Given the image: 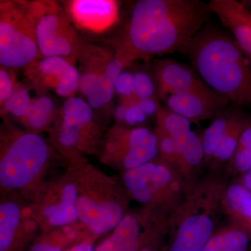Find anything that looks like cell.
Listing matches in <instances>:
<instances>
[{
	"mask_svg": "<svg viewBox=\"0 0 251 251\" xmlns=\"http://www.w3.org/2000/svg\"><path fill=\"white\" fill-rule=\"evenodd\" d=\"M36 40L41 57H61L75 63L86 45L63 10L46 2L36 26Z\"/></svg>",
	"mask_w": 251,
	"mask_h": 251,
	"instance_id": "8",
	"label": "cell"
},
{
	"mask_svg": "<svg viewBox=\"0 0 251 251\" xmlns=\"http://www.w3.org/2000/svg\"><path fill=\"white\" fill-rule=\"evenodd\" d=\"M30 76L43 87L70 98L80 88V72L75 63L61 57H44L30 67Z\"/></svg>",
	"mask_w": 251,
	"mask_h": 251,
	"instance_id": "14",
	"label": "cell"
},
{
	"mask_svg": "<svg viewBox=\"0 0 251 251\" xmlns=\"http://www.w3.org/2000/svg\"><path fill=\"white\" fill-rule=\"evenodd\" d=\"M113 57L106 50L88 44H86L81 52L79 90L90 105L100 92L105 68Z\"/></svg>",
	"mask_w": 251,
	"mask_h": 251,
	"instance_id": "19",
	"label": "cell"
},
{
	"mask_svg": "<svg viewBox=\"0 0 251 251\" xmlns=\"http://www.w3.org/2000/svg\"><path fill=\"white\" fill-rule=\"evenodd\" d=\"M98 129L90 104L79 97H70L63 105L58 141L63 148L87 150L95 145Z\"/></svg>",
	"mask_w": 251,
	"mask_h": 251,
	"instance_id": "10",
	"label": "cell"
},
{
	"mask_svg": "<svg viewBox=\"0 0 251 251\" xmlns=\"http://www.w3.org/2000/svg\"><path fill=\"white\" fill-rule=\"evenodd\" d=\"M54 115L53 100L47 96H41L32 100L27 116L23 120L31 129L41 130L51 123Z\"/></svg>",
	"mask_w": 251,
	"mask_h": 251,
	"instance_id": "26",
	"label": "cell"
},
{
	"mask_svg": "<svg viewBox=\"0 0 251 251\" xmlns=\"http://www.w3.org/2000/svg\"><path fill=\"white\" fill-rule=\"evenodd\" d=\"M62 242L53 239H47L33 246L29 251H63Z\"/></svg>",
	"mask_w": 251,
	"mask_h": 251,
	"instance_id": "32",
	"label": "cell"
},
{
	"mask_svg": "<svg viewBox=\"0 0 251 251\" xmlns=\"http://www.w3.org/2000/svg\"><path fill=\"white\" fill-rule=\"evenodd\" d=\"M152 251L149 250V249H145V250H143V251Z\"/></svg>",
	"mask_w": 251,
	"mask_h": 251,
	"instance_id": "39",
	"label": "cell"
},
{
	"mask_svg": "<svg viewBox=\"0 0 251 251\" xmlns=\"http://www.w3.org/2000/svg\"><path fill=\"white\" fill-rule=\"evenodd\" d=\"M127 65L128 63L117 54L109 62L104 72L100 92L90 105L92 108H100L110 102L115 93L117 78Z\"/></svg>",
	"mask_w": 251,
	"mask_h": 251,
	"instance_id": "25",
	"label": "cell"
},
{
	"mask_svg": "<svg viewBox=\"0 0 251 251\" xmlns=\"http://www.w3.org/2000/svg\"><path fill=\"white\" fill-rule=\"evenodd\" d=\"M77 181L75 176H65L49 188L42 199L39 215L49 227H61L78 219L77 209Z\"/></svg>",
	"mask_w": 251,
	"mask_h": 251,
	"instance_id": "12",
	"label": "cell"
},
{
	"mask_svg": "<svg viewBox=\"0 0 251 251\" xmlns=\"http://www.w3.org/2000/svg\"><path fill=\"white\" fill-rule=\"evenodd\" d=\"M237 147L247 149L251 151V126L243 132Z\"/></svg>",
	"mask_w": 251,
	"mask_h": 251,
	"instance_id": "34",
	"label": "cell"
},
{
	"mask_svg": "<svg viewBox=\"0 0 251 251\" xmlns=\"http://www.w3.org/2000/svg\"><path fill=\"white\" fill-rule=\"evenodd\" d=\"M239 181L251 191V171L241 175Z\"/></svg>",
	"mask_w": 251,
	"mask_h": 251,
	"instance_id": "37",
	"label": "cell"
},
{
	"mask_svg": "<svg viewBox=\"0 0 251 251\" xmlns=\"http://www.w3.org/2000/svg\"><path fill=\"white\" fill-rule=\"evenodd\" d=\"M22 211L14 201L0 205V251H12L22 232Z\"/></svg>",
	"mask_w": 251,
	"mask_h": 251,
	"instance_id": "23",
	"label": "cell"
},
{
	"mask_svg": "<svg viewBox=\"0 0 251 251\" xmlns=\"http://www.w3.org/2000/svg\"><path fill=\"white\" fill-rule=\"evenodd\" d=\"M222 211L232 223L242 226L251 233V191L239 181L226 185Z\"/></svg>",
	"mask_w": 251,
	"mask_h": 251,
	"instance_id": "20",
	"label": "cell"
},
{
	"mask_svg": "<svg viewBox=\"0 0 251 251\" xmlns=\"http://www.w3.org/2000/svg\"><path fill=\"white\" fill-rule=\"evenodd\" d=\"M49 145L33 132L15 133L1 147L0 184L12 191L28 189L37 182L47 168Z\"/></svg>",
	"mask_w": 251,
	"mask_h": 251,
	"instance_id": "7",
	"label": "cell"
},
{
	"mask_svg": "<svg viewBox=\"0 0 251 251\" xmlns=\"http://www.w3.org/2000/svg\"><path fill=\"white\" fill-rule=\"evenodd\" d=\"M154 71L163 98L173 94L211 89L192 69L171 59L158 61Z\"/></svg>",
	"mask_w": 251,
	"mask_h": 251,
	"instance_id": "18",
	"label": "cell"
},
{
	"mask_svg": "<svg viewBox=\"0 0 251 251\" xmlns=\"http://www.w3.org/2000/svg\"><path fill=\"white\" fill-rule=\"evenodd\" d=\"M115 90L122 97L128 99V103H132L138 100L133 99L135 97L134 89V75L129 72H122L119 75L115 85Z\"/></svg>",
	"mask_w": 251,
	"mask_h": 251,
	"instance_id": "29",
	"label": "cell"
},
{
	"mask_svg": "<svg viewBox=\"0 0 251 251\" xmlns=\"http://www.w3.org/2000/svg\"><path fill=\"white\" fill-rule=\"evenodd\" d=\"M75 173L78 219L98 235L115 229L128 214L126 189L90 166Z\"/></svg>",
	"mask_w": 251,
	"mask_h": 251,
	"instance_id": "5",
	"label": "cell"
},
{
	"mask_svg": "<svg viewBox=\"0 0 251 251\" xmlns=\"http://www.w3.org/2000/svg\"><path fill=\"white\" fill-rule=\"evenodd\" d=\"M228 103L211 89L173 94L167 98L168 108L191 123L217 116Z\"/></svg>",
	"mask_w": 251,
	"mask_h": 251,
	"instance_id": "15",
	"label": "cell"
},
{
	"mask_svg": "<svg viewBox=\"0 0 251 251\" xmlns=\"http://www.w3.org/2000/svg\"><path fill=\"white\" fill-rule=\"evenodd\" d=\"M32 100L27 89L18 86L12 95L3 104V107L10 115L23 120L27 116Z\"/></svg>",
	"mask_w": 251,
	"mask_h": 251,
	"instance_id": "27",
	"label": "cell"
},
{
	"mask_svg": "<svg viewBox=\"0 0 251 251\" xmlns=\"http://www.w3.org/2000/svg\"><path fill=\"white\" fill-rule=\"evenodd\" d=\"M251 237L247 229L232 223L216 231L202 251H247Z\"/></svg>",
	"mask_w": 251,
	"mask_h": 251,
	"instance_id": "22",
	"label": "cell"
},
{
	"mask_svg": "<svg viewBox=\"0 0 251 251\" xmlns=\"http://www.w3.org/2000/svg\"><path fill=\"white\" fill-rule=\"evenodd\" d=\"M138 104L147 115H153L154 112L158 111L156 102L151 98L138 100Z\"/></svg>",
	"mask_w": 251,
	"mask_h": 251,
	"instance_id": "33",
	"label": "cell"
},
{
	"mask_svg": "<svg viewBox=\"0 0 251 251\" xmlns=\"http://www.w3.org/2000/svg\"><path fill=\"white\" fill-rule=\"evenodd\" d=\"M129 104L125 103L120 104L117 107L115 110V115L117 120L120 121H125L126 114L127 110H128Z\"/></svg>",
	"mask_w": 251,
	"mask_h": 251,
	"instance_id": "35",
	"label": "cell"
},
{
	"mask_svg": "<svg viewBox=\"0 0 251 251\" xmlns=\"http://www.w3.org/2000/svg\"><path fill=\"white\" fill-rule=\"evenodd\" d=\"M8 69L4 67H1L0 69V101L1 105L12 95L16 87H15L14 76Z\"/></svg>",
	"mask_w": 251,
	"mask_h": 251,
	"instance_id": "30",
	"label": "cell"
},
{
	"mask_svg": "<svg viewBox=\"0 0 251 251\" xmlns=\"http://www.w3.org/2000/svg\"><path fill=\"white\" fill-rule=\"evenodd\" d=\"M69 13L77 27L103 32L118 21L119 6L112 0H75L69 3Z\"/></svg>",
	"mask_w": 251,
	"mask_h": 251,
	"instance_id": "16",
	"label": "cell"
},
{
	"mask_svg": "<svg viewBox=\"0 0 251 251\" xmlns=\"http://www.w3.org/2000/svg\"><path fill=\"white\" fill-rule=\"evenodd\" d=\"M158 156L154 132L143 127H115L105 144L104 159L125 172L152 161Z\"/></svg>",
	"mask_w": 251,
	"mask_h": 251,
	"instance_id": "9",
	"label": "cell"
},
{
	"mask_svg": "<svg viewBox=\"0 0 251 251\" xmlns=\"http://www.w3.org/2000/svg\"><path fill=\"white\" fill-rule=\"evenodd\" d=\"M65 251H95V250L91 243L85 242L75 244Z\"/></svg>",
	"mask_w": 251,
	"mask_h": 251,
	"instance_id": "36",
	"label": "cell"
},
{
	"mask_svg": "<svg viewBox=\"0 0 251 251\" xmlns=\"http://www.w3.org/2000/svg\"><path fill=\"white\" fill-rule=\"evenodd\" d=\"M135 96L138 100L151 98L154 92V85L148 74L137 72L134 74Z\"/></svg>",
	"mask_w": 251,
	"mask_h": 251,
	"instance_id": "28",
	"label": "cell"
},
{
	"mask_svg": "<svg viewBox=\"0 0 251 251\" xmlns=\"http://www.w3.org/2000/svg\"><path fill=\"white\" fill-rule=\"evenodd\" d=\"M251 126L250 117L244 115L220 144L210 164L211 170L216 171L225 164H228L238 146L239 138L248 127Z\"/></svg>",
	"mask_w": 251,
	"mask_h": 251,
	"instance_id": "24",
	"label": "cell"
},
{
	"mask_svg": "<svg viewBox=\"0 0 251 251\" xmlns=\"http://www.w3.org/2000/svg\"><path fill=\"white\" fill-rule=\"evenodd\" d=\"M243 116L244 115L239 113L224 114L221 111L204 130L201 136L204 149L203 165L205 163L210 166L220 144Z\"/></svg>",
	"mask_w": 251,
	"mask_h": 251,
	"instance_id": "21",
	"label": "cell"
},
{
	"mask_svg": "<svg viewBox=\"0 0 251 251\" xmlns=\"http://www.w3.org/2000/svg\"><path fill=\"white\" fill-rule=\"evenodd\" d=\"M156 115L157 126L174 139L186 166L196 178V170L204 163V149L201 137L191 129L189 120L168 108L158 109Z\"/></svg>",
	"mask_w": 251,
	"mask_h": 251,
	"instance_id": "13",
	"label": "cell"
},
{
	"mask_svg": "<svg viewBox=\"0 0 251 251\" xmlns=\"http://www.w3.org/2000/svg\"><path fill=\"white\" fill-rule=\"evenodd\" d=\"M147 115L140 108L138 101L129 104L126 114L125 121L128 125H135L136 124L142 123L146 119Z\"/></svg>",
	"mask_w": 251,
	"mask_h": 251,
	"instance_id": "31",
	"label": "cell"
},
{
	"mask_svg": "<svg viewBox=\"0 0 251 251\" xmlns=\"http://www.w3.org/2000/svg\"><path fill=\"white\" fill-rule=\"evenodd\" d=\"M227 181L216 174L196 180L168 221L167 251H202L216 232ZM224 214V213H223Z\"/></svg>",
	"mask_w": 251,
	"mask_h": 251,
	"instance_id": "3",
	"label": "cell"
},
{
	"mask_svg": "<svg viewBox=\"0 0 251 251\" xmlns=\"http://www.w3.org/2000/svg\"><path fill=\"white\" fill-rule=\"evenodd\" d=\"M209 8L229 29L244 53L251 60V11L242 1L211 0Z\"/></svg>",
	"mask_w": 251,
	"mask_h": 251,
	"instance_id": "17",
	"label": "cell"
},
{
	"mask_svg": "<svg viewBox=\"0 0 251 251\" xmlns=\"http://www.w3.org/2000/svg\"><path fill=\"white\" fill-rule=\"evenodd\" d=\"M123 182L130 197L143 206V212L166 234L168 221L193 186L158 156L125 172Z\"/></svg>",
	"mask_w": 251,
	"mask_h": 251,
	"instance_id": "4",
	"label": "cell"
},
{
	"mask_svg": "<svg viewBox=\"0 0 251 251\" xmlns=\"http://www.w3.org/2000/svg\"><path fill=\"white\" fill-rule=\"evenodd\" d=\"M212 13L200 0H140L132 9L117 54L139 59L187 51Z\"/></svg>",
	"mask_w": 251,
	"mask_h": 251,
	"instance_id": "1",
	"label": "cell"
},
{
	"mask_svg": "<svg viewBox=\"0 0 251 251\" xmlns=\"http://www.w3.org/2000/svg\"><path fill=\"white\" fill-rule=\"evenodd\" d=\"M241 1L247 6L248 9H250L251 11V0H244V1Z\"/></svg>",
	"mask_w": 251,
	"mask_h": 251,
	"instance_id": "38",
	"label": "cell"
},
{
	"mask_svg": "<svg viewBox=\"0 0 251 251\" xmlns=\"http://www.w3.org/2000/svg\"><path fill=\"white\" fill-rule=\"evenodd\" d=\"M45 2L1 1L0 4V64L8 69L31 65L40 55L36 26Z\"/></svg>",
	"mask_w": 251,
	"mask_h": 251,
	"instance_id": "6",
	"label": "cell"
},
{
	"mask_svg": "<svg viewBox=\"0 0 251 251\" xmlns=\"http://www.w3.org/2000/svg\"><path fill=\"white\" fill-rule=\"evenodd\" d=\"M186 52L208 87L251 110V68L234 37L217 28L202 27Z\"/></svg>",
	"mask_w": 251,
	"mask_h": 251,
	"instance_id": "2",
	"label": "cell"
},
{
	"mask_svg": "<svg viewBox=\"0 0 251 251\" xmlns=\"http://www.w3.org/2000/svg\"><path fill=\"white\" fill-rule=\"evenodd\" d=\"M163 235L164 231L145 213H128L95 251H138L145 242Z\"/></svg>",
	"mask_w": 251,
	"mask_h": 251,
	"instance_id": "11",
	"label": "cell"
}]
</instances>
